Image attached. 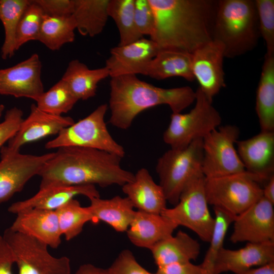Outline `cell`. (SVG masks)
Returning a JSON list of instances; mask_svg holds the SVG:
<instances>
[{"label": "cell", "mask_w": 274, "mask_h": 274, "mask_svg": "<svg viewBox=\"0 0 274 274\" xmlns=\"http://www.w3.org/2000/svg\"><path fill=\"white\" fill-rule=\"evenodd\" d=\"M44 14L41 8L35 1L30 0L17 26L15 38L16 51L28 42L37 41Z\"/></svg>", "instance_id": "obj_36"}, {"label": "cell", "mask_w": 274, "mask_h": 274, "mask_svg": "<svg viewBox=\"0 0 274 274\" xmlns=\"http://www.w3.org/2000/svg\"><path fill=\"white\" fill-rule=\"evenodd\" d=\"M154 16L150 38L160 49L192 53L213 40L216 0H148Z\"/></svg>", "instance_id": "obj_1"}, {"label": "cell", "mask_w": 274, "mask_h": 274, "mask_svg": "<svg viewBox=\"0 0 274 274\" xmlns=\"http://www.w3.org/2000/svg\"><path fill=\"white\" fill-rule=\"evenodd\" d=\"M135 0H109L108 5L109 17L114 21L120 38L119 45L133 43L143 37L139 33L134 19Z\"/></svg>", "instance_id": "obj_32"}, {"label": "cell", "mask_w": 274, "mask_h": 274, "mask_svg": "<svg viewBox=\"0 0 274 274\" xmlns=\"http://www.w3.org/2000/svg\"><path fill=\"white\" fill-rule=\"evenodd\" d=\"M156 274H204L201 266L191 262H177L158 267Z\"/></svg>", "instance_id": "obj_42"}, {"label": "cell", "mask_w": 274, "mask_h": 274, "mask_svg": "<svg viewBox=\"0 0 274 274\" xmlns=\"http://www.w3.org/2000/svg\"><path fill=\"white\" fill-rule=\"evenodd\" d=\"M255 110L260 131H274V55L265 54L256 90Z\"/></svg>", "instance_id": "obj_27"}, {"label": "cell", "mask_w": 274, "mask_h": 274, "mask_svg": "<svg viewBox=\"0 0 274 274\" xmlns=\"http://www.w3.org/2000/svg\"><path fill=\"white\" fill-rule=\"evenodd\" d=\"M41 8L44 14L55 17L71 16L74 0H34Z\"/></svg>", "instance_id": "obj_41"}, {"label": "cell", "mask_w": 274, "mask_h": 274, "mask_svg": "<svg viewBox=\"0 0 274 274\" xmlns=\"http://www.w3.org/2000/svg\"><path fill=\"white\" fill-rule=\"evenodd\" d=\"M89 199L100 197L94 185L59 186L39 189L33 196L13 203L8 208L9 212L18 213L31 209L56 211L77 195Z\"/></svg>", "instance_id": "obj_21"}, {"label": "cell", "mask_w": 274, "mask_h": 274, "mask_svg": "<svg viewBox=\"0 0 274 274\" xmlns=\"http://www.w3.org/2000/svg\"><path fill=\"white\" fill-rule=\"evenodd\" d=\"M262 196L274 204V175L272 176L262 188Z\"/></svg>", "instance_id": "obj_46"}, {"label": "cell", "mask_w": 274, "mask_h": 274, "mask_svg": "<svg viewBox=\"0 0 274 274\" xmlns=\"http://www.w3.org/2000/svg\"><path fill=\"white\" fill-rule=\"evenodd\" d=\"M274 262V242L247 243L237 250L223 247L217 256L214 274L231 271L241 274L250 268Z\"/></svg>", "instance_id": "obj_19"}, {"label": "cell", "mask_w": 274, "mask_h": 274, "mask_svg": "<svg viewBox=\"0 0 274 274\" xmlns=\"http://www.w3.org/2000/svg\"><path fill=\"white\" fill-rule=\"evenodd\" d=\"M67 84L61 79L35 100L42 111L55 116H62L71 111L78 101Z\"/></svg>", "instance_id": "obj_34"}, {"label": "cell", "mask_w": 274, "mask_h": 274, "mask_svg": "<svg viewBox=\"0 0 274 274\" xmlns=\"http://www.w3.org/2000/svg\"><path fill=\"white\" fill-rule=\"evenodd\" d=\"M191 54L194 80L198 82V88L203 94L213 101V97L225 87L223 47L220 42L213 40Z\"/></svg>", "instance_id": "obj_14"}, {"label": "cell", "mask_w": 274, "mask_h": 274, "mask_svg": "<svg viewBox=\"0 0 274 274\" xmlns=\"http://www.w3.org/2000/svg\"><path fill=\"white\" fill-rule=\"evenodd\" d=\"M0 203L21 191L27 182L38 175L54 152L41 155L23 154L3 146L0 150Z\"/></svg>", "instance_id": "obj_12"}, {"label": "cell", "mask_w": 274, "mask_h": 274, "mask_svg": "<svg viewBox=\"0 0 274 274\" xmlns=\"http://www.w3.org/2000/svg\"><path fill=\"white\" fill-rule=\"evenodd\" d=\"M241 274H274V262L252 267Z\"/></svg>", "instance_id": "obj_45"}, {"label": "cell", "mask_w": 274, "mask_h": 274, "mask_svg": "<svg viewBox=\"0 0 274 274\" xmlns=\"http://www.w3.org/2000/svg\"><path fill=\"white\" fill-rule=\"evenodd\" d=\"M237 152L245 170L259 183L274 175V131H262L236 142Z\"/></svg>", "instance_id": "obj_16"}, {"label": "cell", "mask_w": 274, "mask_h": 274, "mask_svg": "<svg viewBox=\"0 0 274 274\" xmlns=\"http://www.w3.org/2000/svg\"><path fill=\"white\" fill-rule=\"evenodd\" d=\"M121 187L126 197L138 211L161 214L167 208L162 187L155 183L145 168L139 169L134 174V180Z\"/></svg>", "instance_id": "obj_23"}, {"label": "cell", "mask_w": 274, "mask_h": 274, "mask_svg": "<svg viewBox=\"0 0 274 274\" xmlns=\"http://www.w3.org/2000/svg\"><path fill=\"white\" fill-rule=\"evenodd\" d=\"M177 227L162 214L136 211L126 232L134 245L150 250L158 242L172 235Z\"/></svg>", "instance_id": "obj_22"}, {"label": "cell", "mask_w": 274, "mask_h": 274, "mask_svg": "<svg viewBox=\"0 0 274 274\" xmlns=\"http://www.w3.org/2000/svg\"><path fill=\"white\" fill-rule=\"evenodd\" d=\"M108 268L111 274H156L142 266L129 250L122 251Z\"/></svg>", "instance_id": "obj_39"}, {"label": "cell", "mask_w": 274, "mask_h": 274, "mask_svg": "<svg viewBox=\"0 0 274 274\" xmlns=\"http://www.w3.org/2000/svg\"><path fill=\"white\" fill-rule=\"evenodd\" d=\"M30 0H0V20L5 31V39L1 48V57L7 59L16 51L15 38L20 18Z\"/></svg>", "instance_id": "obj_31"}, {"label": "cell", "mask_w": 274, "mask_h": 274, "mask_svg": "<svg viewBox=\"0 0 274 274\" xmlns=\"http://www.w3.org/2000/svg\"><path fill=\"white\" fill-rule=\"evenodd\" d=\"M88 206L93 217V223L102 221L118 232L126 231L135 211L127 197L115 196L109 199L93 197Z\"/></svg>", "instance_id": "obj_26"}, {"label": "cell", "mask_w": 274, "mask_h": 274, "mask_svg": "<svg viewBox=\"0 0 274 274\" xmlns=\"http://www.w3.org/2000/svg\"><path fill=\"white\" fill-rule=\"evenodd\" d=\"M239 135L234 125L220 126L202 139V173L213 178L246 172L235 145Z\"/></svg>", "instance_id": "obj_10"}, {"label": "cell", "mask_w": 274, "mask_h": 274, "mask_svg": "<svg viewBox=\"0 0 274 274\" xmlns=\"http://www.w3.org/2000/svg\"><path fill=\"white\" fill-rule=\"evenodd\" d=\"M273 207L262 196L235 216L230 241L234 244L274 242Z\"/></svg>", "instance_id": "obj_13"}, {"label": "cell", "mask_w": 274, "mask_h": 274, "mask_svg": "<svg viewBox=\"0 0 274 274\" xmlns=\"http://www.w3.org/2000/svg\"><path fill=\"white\" fill-rule=\"evenodd\" d=\"M3 236L13 253L18 274H70V259L52 256L46 244L9 227Z\"/></svg>", "instance_id": "obj_11"}, {"label": "cell", "mask_w": 274, "mask_h": 274, "mask_svg": "<svg viewBox=\"0 0 274 274\" xmlns=\"http://www.w3.org/2000/svg\"><path fill=\"white\" fill-rule=\"evenodd\" d=\"M260 37L255 0H219L213 40L223 46L225 57L233 58L253 50Z\"/></svg>", "instance_id": "obj_4"}, {"label": "cell", "mask_w": 274, "mask_h": 274, "mask_svg": "<svg viewBox=\"0 0 274 274\" xmlns=\"http://www.w3.org/2000/svg\"><path fill=\"white\" fill-rule=\"evenodd\" d=\"M74 122L71 117L49 114L33 104L30 106L29 115L23 119L18 130L8 141L7 146L12 150L19 151L27 143L58 134L62 129Z\"/></svg>", "instance_id": "obj_18"}, {"label": "cell", "mask_w": 274, "mask_h": 274, "mask_svg": "<svg viewBox=\"0 0 274 274\" xmlns=\"http://www.w3.org/2000/svg\"><path fill=\"white\" fill-rule=\"evenodd\" d=\"M206 177L201 173L194 177L182 192L178 202L166 208L161 214L178 227L183 226L195 233L201 240L209 243L215 219L210 212L205 191Z\"/></svg>", "instance_id": "obj_7"}, {"label": "cell", "mask_w": 274, "mask_h": 274, "mask_svg": "<svg viewBox=\"0 0 274 274\" xmlns=\"http://www.w3.org/2000/svg\"><path fill=\"white\" fill-rule=\"evenodd\" d=\"M202 139L182 149H172L158 159L156 171L167 202L174 206L188 183L202 173Z\"/></svg>", "instance_id": "obj_5"}, {"label": "cell", "mask_w": 274, "mask_h": 274, "mask_svg": "<svg viewBox=\"0 0 274 274\" xmlns=\"http://www.w3.org/2000/svg\"><path fill=\"white\" fill-rule=\"evenodd\" d=\"M4 109H5L4 106L2 104H0V118L2 115V114Z\"/></svg>", "instance_id": "obj_47"}, {"label": "cell", "mask_w": 274, "mask_h": 274, "mask_svg": "<svg viewBox=\"0 0 274 274\" xmlns=\"http://www.w3.org/2000/svg\"><path fill=\"white\" fill-rule=\"evenodd\" d=\"M134 19L136 28L143 37L152 36L154 29V16L148 0H135Z\"/></svg>", "instance_id": "obj_38"}, {"label": "cell", "mask_w": 274, "mask_h": 274, "mask_svg": "<svg viewBox=\"0 0 274 274\" xmlns=\"http://www.w3.org/2000/svg\"><path fill=\"white\" fill-rule=\"evenodd\" d=\"M75 274H111L109 268L97 267L90 263L81 265Z\"/></svg>", "instance_id": "obj_44"}, {"label": "cell", "mask_w": 274, "mask_h": 274, "mask_svg": "<svg viewBox=\"0 0 274 274\" xmlns=\"http://www.w3.org/2000/svg\"><path fill=\"white\" fill-rule=\"evenodd\" d=\"M9 227L53 249L61 243V233L56 211L31 209L18 213Z\"/></svg>", "instance_id": "obj_20"}, {"label": "cell", "mask_w": 274, "mask_h": 274, "mask_svg": "<svg viewBox=\"0 0 274 274\" xmlns=\"http://www.w3.org/2000/svg\"><path fill=\"white\" fill-rule=\"evenodd\" d=\"M41 70L42 63L36 53L14 66L1 69L0 94L35 101L44 92Z\"/></svg>", "instance_id": "obj_15"}, {"label": "cell", "mask_w": 274, "mask_h": 274, "mask_svg": "<svg viewBox=\"0 0 274 274\" xmlns=\"http://www.w3.org/2000/svg\"><path fill=\"white\" fill-rule=\"evenodd\" d=\"M13 253L3 235H0V274H13Z\"/></svg>", "instance_id": "obj_43"}, {"label": "cell", "mask_w": 274, "mask_h": 274, "mask_svg": "<svg viewBox=\"0 0 274 274\" xmlns=\"http://www.w3.org/2000/svg\"><path fill=\"white\" fill-rule=\"evenodd\" d=\"M76 25L72 15L55 17L44 14L37 41L52 51L75 40Z\"/></svg>", "instance_id": "obj_30"}, {"label": "cell", "mask_w": 274, "mask_h": 274, "mask_svg": "<svg viewBox=\"0 0 274 274\" xmlns=\"http://www.w3.org/2000/svg\"><path fill=\"white\" fill-rule=\"evenodd\" d=\"M160 50L151 39L144 37L130 44L114 47L105 66L111 78L126 75L142 74Z\"/></svg>", "instance_id": "obj_17"}, {"label": "cell", "mask_w": 274, "mask_h": 274, "mask_svg": "<svg viewBox=\"0 0 274 274\" xmlns=\"http://www.w3.org/2000/svg\"><path fill=\"white\" fill-rule=\"evenodd\" d=\"M195 106L187 113L170 115L169 125L163 134L164 142L172 149H182L193 141L203 139L220 126L219 112L198 87L195 91Z\"/></svg>", "instance_id": "obj_6"}, {"label": "cell", "mask_w": 274, "mask_h": 274, "mask_svg": "<svg viewBox=\"0 0 274 274\" xmlns=\"http://www.w3.org/2000/svg\"><path fill=\"white\" fill-rule=\"evenodd\" d=\"M108 108L107 104L100 105L84 118L62 129L56 138L46 144L45 148H90L105 151L122 158L125 154L124 148L113 138L105 121Z\"/></svg>", "instance_id": "obj_8"}, {"label": "cell", "mask_w": 274, "mask_h": 274, "mask_svg": "<svg viewBox=\"0 0 274 274\" xmlns=\"http://www.w3.org/2000/svg\"><path fill=\"white\" fill-rule=\"evenodd\" d=\"M120 156L96 149L64 147L57 149L38 174L39 189L59 186L97 185L122 186L134 174L122 168Z\"/></svg>", "instance_id": "obj_2"}, {"label": "cell", "mask_w": 274, "mask_h": 274, "mask_svg": "<svg viewBox=\"0 0 274 274\" xmlns=\"http://www.w3.org/2000/svg\"><path fill=\"white\" fill-rule=\"evenodd\" d=\"M256 178L245 172L206 178L208 202L235 217L262 197V188Z\"/></svg>", "instance_id": "obj_9"}, {"label": "cell", "mask_w": 274, "mask_h": 274, "mask_svg": "<svg viewBox=\"0 0 274 274\" xmlns=\"http://www.w3.org/2000/svg\"><path fill=\"white\" fill-rule=\"evenodd\" d=\"M62 235L66 241L77 236L93 217L88 207H82L77 199H73L56 210Z\"/></svg>", "instance_id": "obj_33"}, {"label": "cell", "mask_w": 274, "mask_h": 274, "mask_svg": "<svg viewBox=\"0 0 274 274\" xmlns=\"http://www.w3.org/2000/svg\"><path fill=\"white\" fill-rule=\"evenodd\" d=\"M22 111L13 107L7 111L4 121L0 123V150L18 130L23 119Z\"/></svg>", "instance_id": "obj_40"}, {"label": "cell", "mask_w": 274, "mask_h": 274, "mask_svg": "<svg viewBox=\"0 0 274 274\" xmlns=\"http://www.w3.org/2000/svg\"><path fill=\"white\" fill-rule=\"evenodd\" d=\"M215 224L211 238L209 247L202 262L200 264L204 274H214L215 263L230 225L234 217L216 208H214Z\"/></svg>", "instance_id": "obj_35"}, {"label": "cell", "mask_w": 274, "mask_h": 274, "mask_svg": "<svg viewBox=\"0 0 274 274\" xmlns=\"http://www.w3.org/2000/svg\"><path fill=\"white\" fill-rule=\"evenodd\" d=\"M143 75L158 80L180 77L193 81L192 54L178 50L160 49L148 63Z\"/></svg>", "instance_id": "obj_24"}, {"label": "cell", "mask_w": 274, "mask_h": 274, "mask_svg": "<svg viewBox=\"0 0 274 274\" xmlns=\"http://www.w3.org/2000/svg\"><path fill=\"white\" fill-rule=\"evenodd\" d=\"M108 76L106 66L90 69L79 60L73 59L68 63L61 79L78 100H85L95 95L98 84Z\"/></svg>", "instance_id": "obj_28"}, {"label": "cell", "mask_w": 274, "mask_h": 274, "mask_svg": "<svg viewBox=\"0 0 274 274\" xmlns=\"http://www.w3.org/2000/svg\"><path fill=\"white\" fill-rule=\"evenodd\" d=\"M109 0H74L72 14L76 29L83 36L93 37L104 30L109 15Z\"/></svg>", "instance_id": "obj_29"}, {"label": "cell", "mask_w": 274, "mask_h": 274, "mask_svg": "<svg viewBox=\"0 0 274 274\" xmlns=\"http://www.w3.org/2000/svg\"><path fill=\"white\" fill-rule=\"evenodd\" d=\"M260 37L266 45L267 55H274V1L255 0Z\"/></svg>", "instance_id": "obj_37"}, {"label": "cell", "mask_w": 274, "mask_h": 274, "mask_svg": "<svg viewBox=\"0 0 274 274\" xmlns=\"http://www.w3.org/2000/svg\"><path fill=\"white\" fill-rule=\"evenodd\" d=\"M157 267L177 262H191L199 255L200 246L187 233L179 230L150 249Z\"/></svg>", "instance_id": "obj_25"}, {"label": "cell", "mask_w": 274, "mask_h": 274, "mask_svg": "<svg viewBox=\"0 0 274 274\" xmlns=\"http://www.w3.org/2000/svg\"><path fill=\"white\" fill-rule=\"evenodd\" d=\"M109 107V123L126 130L143 111L166 105L172 113H181L194 102L196 92L188 86L164 88L141 80L135 75L111 78Z\"/></svg>", "instance_id": "obj_3"}]
</instances>
